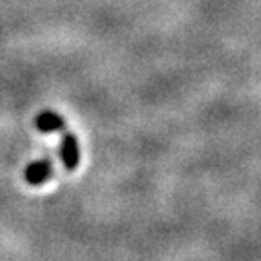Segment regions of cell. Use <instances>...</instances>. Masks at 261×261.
I'll return each mask as SVG.
<instances>
[{
	"mask_svg": "<svg viewBox=\"0 0 261 261\" xmlns=\"http://www.w3.org/2000/svg\"><path fill=\"white\" fill-rule=\"evenodd\" d=\"M35 125H37V129L40 130V133L49 135V133H58V130H62L65 123L60 114H57L55 111H42V113H38Z\"/></svg>",
	"mask_w": 261,
	"mask_h": 261,
	"instance_id": "cell-3",
	"label": "cell"
},
{
	"mask_svg": "<svg viewBox=\"0 0 261 261\" xmlns=\"http://www.w3.org/2000/svg\"><path fill=\"white\" fill-rule=\"evenodd\" d=\"M53 174V165L49 160H38V162L29 163L24 171V178L29 185L33 187H38V185L45 184Z\"/></svg>",
	"mask_w": 261,
	"mask_h": 261,
	"instance_id": "cell-2",
	"label": "cell"
},
{
	"mask_svg": "<svg viewBox=\"0 0 261 261\" xmlns=\"http://www.w3.org/2000/svg\"><path fill=\"white\" fill-rule=\"evenodd\" d=\"M60 156L62 163L67 171H74L80 163V147H78V140L71 133H65L60 143Z\"/></svg>",
	"mask_w": 261,
	"mask_h": 261,
	"instance_id": "cell-1",
	"label": "cell"
}]
</instances>
